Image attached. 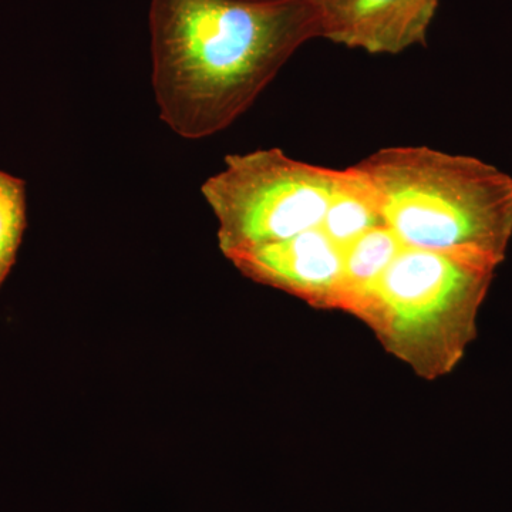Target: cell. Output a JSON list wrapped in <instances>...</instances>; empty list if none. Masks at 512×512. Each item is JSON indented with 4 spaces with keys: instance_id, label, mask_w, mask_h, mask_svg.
<instances>
[{
    "instance_id": "obj_7",
    "label": "cell",
    "mask_w": 512,
    "mask_h": 512,
    "mask_svg": "<svg viewBox=\"0 0 512 512\" xmlns=\"http://www.w3.org/2000/svg\"><path fill=\"white\" fill-rule=\"evenodd\" d=\"M379 198L359 165L339 170L338 184L320 228L343 248L370 229L383 227Z\"/></svg>"
},
{
    "instance_id": "obj_8",
    "label": "cell",
    "mask_w": 512,
    "mask_h": 512,
    "mask_svg": "<svg viewBox=\"0 0 512 512\" xmlns=\"http://www.w3.org/2000/svg\"><path fill=\"white\" fill-rule=\"evenodd\" d=\"M400 239L386 225L370 229L345 247L339 311L355 315L376 279L402 249Z\"/></svg>"
},
{
    "instance_id": "obj_5",
    "label": "cell",
    "mask_w": 512,
    "mask_h": 512,
    "mask_svg": "<svg viewBox=\"0 0 512 512\" xmlns=\"http://www.w3.org/2000/svg\"><path fill=\"white\" fill-rule=\"evenodd\" d=\"M228 259L252 281L291 293L315 308H338L345 248L320 227Z\"/></svg>"
},
{
    "instance_id": "obj_9",
    "label": "cell",
    "mask_w": 512,
    "mask_h": 512,
    "mask_svg": "<svg viewBox=\"0 0 512 512\" xmlns=\"http://www.w3.org/2000/svg\"><path fill=\"white\" fill-rule=\"evenodd\" d=\"M25 228V181L0 171V286L15 264Z\"/></svg>"
},
{
    "instance_id": "obj_2",
    "label": "cell",
    "mask_w": 512,
    "mask_h": 512,
    "mask_svg": "<svg viewBox=\"0 0 512 512\" xmlns=\"http://www.w3.org/2000/svg\"><path fill=\"white\" fill-rule=\"evenodd\" d=\"M357 165L403 245L503 264L512 239L511 175L426 146L380 148Z\"/></svg>"
},
{
    "instance_id": "obj_10",
    "label": "cell",
    "mask_w": 512,
    "mask_h": 512,
    "mask_svg": "<svg viewBox=\"0 0 512 512\" xmlns=\"http://www.w3.org/2000/svg\"><path fill=\"white\" fill-rule=\"evenodd\" d=\"M303 2L311 3V5L316 6L319 10H323L338 2V0H303Z\"/></svg>"
},
{
    "instance_id": "obj_6",
    "label": "cell",
    "mask_w": 512,
    "mask_h": 512,
    "mask_svg": "<svg viewBox=\"0 0 512 512\" xmlns=\"http://www.w3.org/2000/svg\"><path fill=\"white\" fill-rule=\"evenodd\" d=\"M440 0H338L320 10V37L369 55L424 46Z\"/></svg>"
},
{
    "instance_id": "obj_3",
    "label": "cell",
    "mask_w": 512,
    "mask_h": 512,
    "mask_svg": "<svg viewBox=\"0 0 512 512\" xmlns=\"http://www.w3.org/2000/svg\"><path fill=\"white\" fill-rule=\"evenodd\" d=\"M497 268L473 256L403 245L353 316L421 379H440L476 340Z\"/></svg>"
},
{
    "instance_id": "obj_4",
    "label": "cell",
    "mask_w": 512,
    "mask_h": 512,
    "mask_svg": "<svg viewBox=\"0 0 512 512\" xmlns=\"http://www.w3.org/2000/svg\"><path fill=\"white\" fill-rule=\"evenodd\" d=\"M338 178L339 170L303 163L279 148L225 157L224 170L201 190L220 225L222 254L320 227Z\"/></svg>"
},
{
    "instance_id": "obj_1",
    "label": "cell",
    "mask_w": 512,
    "mask_h": 512,
    "mask_svg": "<svg viewBox=\"0 0 512 512\" xmlns=\"http://www.w3.org/2000/svg\"><path fill=\"white\" fill-rule=\"evenodd\" d=\"M148 26L161 120L197 140L231 126L320 37L322 13L303 0H151Z\"/></svg>"
}]
</instances>
